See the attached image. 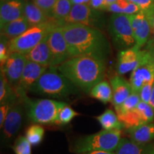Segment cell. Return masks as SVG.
Here are the masks:
<instances>
[{"label": "cell", "mask_w": 154, "mask_h": 154, "mask_svg": "<svg viewBox=\"0 0 154 154\" xmlns=\"http://www.w3.org/2000/svg\"><path fill=\"white\" fill-rule=\"evenodd\" d=\"M90 96L99 100L103 103L112 102L113 91L111 84L107 81L103 80L91 88L89 92Z\"/></svg>", "instance_id": "obj_23"}, {"label": "cell", "mask_w": 154, "mask_h": 154, "mask_svg": "<svg viewBox=\"0 0 154 154\" xmlns=\"http://www.w3.org/2000/svg\"><path fill=\"white\" fill-rule=\"evenodd\" d=\"M57 26H60L52 19L44 24L32 26L24 33L9 41L11 53L26 55Z\"/></svg>", "instance_id": "obj_6"}, {"label": "cell", "mask_w": 154, "mask_h": 154, "mask_svg": "<svg viewBox=\"0 0 154 154\" xmlns=\"http://www.w3.org/2000/svg\"><path fill=\"white\" fill-rule=\"evenodd\" d=\"M84 154H115L114 152H109V151H92L89 153H86Z\"/></svg>", "instance_id": "obj_41"}, {"label": "cell", "mask_w": 154, "mask_h": 154, "mask_svg": "<svg viewBox=\"0 0 154 154\" xmlns=\"http://www.w3.org/2000/svg\"><path fill=\"white\" fill-rule=\"evenodd\" d=\"M108 29L113 43L117 49L122 51L136 45L129 15L111 14L108 22Z\"/></svg>", "instance_id": "obj_7"}, {"label": "cell", "mask_w": 154, "mask_h": 154, "mask_svg": "<svg viewBox=\"0 0 154 154\" xmlns=\"http://www.w3.org/2000/svg\"><path fill=\"white\" fill-rule=\"evenodd\" d=\"M31 146L32 145L26 137L20 136L15 141L13 150L15 154H32Z\"/></svg>", "instance_id": "obj_31"}, {"label": "cell", "mask_w": 154, "mask_h": 154, "mask_svg": "<svg viewBox=\"0 0 154 154\" xmlns=\"http://www.w3.org/2000/svg\"><path fill=\"white\" fill-rule=\"evenodd\" d=\"M78 115V113L76 112L72 107L67 104L59 111L55 124L58 125L68 124L73 120L74 117Z\"/></svg>", "instance_id": "obj_30"}, {"label": "cell", "mask_w": 154, "mask_h": 154, "mask_svg": "<svg viewBox=\"0 0 154 154\" xmlns=\"http://www.w3.org/2000/svg\"><path fill=\"white\" fill-rule=\"evenodd\" d=\"M0 1H1V2H2V1H4V0H0Z\"/></svg>", "instance_id": "obj_44"}, {"label": "cell", "mask_w": 154, "mask_h": 154, "mask_svg": "<svg viewBox=\"0 0 154 154\" xmlns=\"http://www.w3.org/2000/svg\"><path fill=\"white\" fill-rule=\"evenodd\" d=\"M117 1H118V0H104V4H105L106 7V9H108V7H109V6L111 5L113 3H115Z\"/></svg>", "instance_id": "obj_42"}, {"label": "cell", "mask_w": 154, "mask_h": 154, "mask_svg": "<svg viewBox=\"0 0 154 154\" xmlns=\"http://www.w3.org/2000/svg\"><path fill=\"white\" fill-rule=\"evenodd\" d=\"M22 100H17V101H6L5 103H1V106H0V127H2L4 122H5L6 118H7V115L11 110V109L16 103L18 102L21 101Z\"/></svg>", "instance_id": "obj_34"}, {"label": "cell", "mask_w": 154, "mask_h": 154, "mask_svg": "<svg viewBox=\"0 0 154 154\" xmlns=\"http://www.w3.org/2000/svg\"><path fill=\"white\" fill-rule=\"evenodd\" d=\"M57 68L81 91L88 94L94 86L103 80L106 61L88 56H80L70 58Z\"/></svg>", "instance_id": "obj_2"}, {"label": "cell", "mask_w": 154, "mask_h": 154, "mask_svg": "<svg viewBox=\"0 0 154 154\" xmlns=\"http://www.w3.org/2000/svg\"><path fill=\"white\" fill-rule=\"evenodd\" d=\"M44 136V128L38 124L32 125L29 127L26 131V139L32 146H36L41 143Z\"/></svg>", "instance_id": "obj_28"}, {"label": "cell", "mask_w": 154, "mask_h": 154, "mask_svg": "<svg viewBox=\"0 0 154 154\" xmlns=\"http://www.w3.org/2000/svg\"><path fill=\"white\" fill-rule=\"evenodd\" d=\"M24 105L21 101L11 109L2 128V141L7 143L16 135L22 126Z\"/></svg>", "instance_id": "obj_12"}, {"label": "cell", "mask_w": 154, "mask_h": 154, "mask_svg": "<svg viewBox=\"0 0 154 154\" xmlns=\"http://www.w3.org/2000/svg\"><path fill=\"white\" fill-rule=\"evenodd\" d=\"M71 58L88 56L106 61L111 48L105 34L99 29L79 24L61 26Z\"/></svg>", "instance_id": "obj_1"}, {"label": "cell", "mask_w": 154, "mask_h": 154, "mask_svg": "<svg viewBox=\"0 0 154 154\" xmlns=\"http://www.w3.org/2000/svg\"><path fill=\"white\" fill-rule=\"evenodd\" d=\"M130 20L134 36L138 47H143L149 41L152 26L146 15L140 11L137 14H130Z\"/></svg>", "instance_id": "obj_14"}, {"label": "cell", "mask_w": 154, "mask_h": 154, "mask_svg": "<svg viewBox=\"0 0 154 154\" xmlns=\"http://www.w3.org/2000/svg\"><path fill=\"white\" fill-rule=\"evenodd\" d=\"M149 104L151 105V106L154 109V82L153 85V89H152V94L151 96V99H150Z\"/></svg>", "instance_id": "obj_40"}, {"label": "cell", "mask_w": 154, "mask_h": 154, "mask_svg": "<svg viewBox=\"0 0 154 154\" xmlns=\"http://www.w3.org/2000/svg\"><path fill=\"white\" fill-rule=\"evenodd\" d=\"M73 5L71 0H57L54 7L51 19L62 26L64 20L70 13Z\"/></svg>", "instance_id": "obj_24"}, {"label": "cell", "mask_w": 154, "mask_h": 154, "mask_svg": "<svg viewBox=\"0 0 154 154\" xmlns=\"http://www.w3.org/2000/svg\"><path fill=\"white\" fill-rule=\"evenodd\" d=\"M47 36L35 47L31 50L26 55V57L28 60L38 63L42 66L49 67L52 66L53 57L48 44Z\"/></svg>", "instance_id": "obj_18"}, {"label": "cell", "mask_w": 154, "mask_h": 154, "mask_svg": "<svg viewBox=\"0 0 154 154\" xmlns=\"http://www.w3.org/2000/svg\"><path fill=\"white\" fill-rule=\"evenodd\" d=\"M47 40L53 57L51 66H59L70 59L68 45L61 26H57L47 36Z\"/></svg>", "instance_id": "obj_10"}, {"label": "cell", "mask_w": 154, "mask_h": 154, "mask_svg": "<svg viewBox=\"0 0 154 154\" xmlns=\"http://www.w3.org/2000/svg\"><path fill=\"white\" fill-rule=\"evenodd\" d=\"M144 154H154V144L146 146Z\"/></svg>", "instance_id": "obj_39"}, {"label": "cell", "mask_w": 154, "mask_h": 154, "mask_svg": "<svg viewBox=\"0 0 154 154\" xmlns=\"http://www.w3.org/2000/svg\"><path fill=\"white\" fill-rule=\"evenodd\" d=\"M57 0H33L34 2L38 7H40L50 19L51 17L54 7L57 3Z\"/></svg>", "instance_id": "obj_33"}, {"label": "cell", "mask_w": 154, "mask_h": 154, "mask_svg": "<svg viewBox=\"0 0 154 154\" xmlns=\"http://www.w3.org/2000/svg\"><path fill=\"white\" fill-rule=\"evenodd\" d=\"M89 5L96 10L107 11L104 4V0H91Z\"/></svg>", "instance_id": "obj_36"}, {"label": "cell", "mask_w": 154, "mask_h": 154, "mask_svg": "<svg viewBox=\"0 0 154 154\" xmlns=\"http://www.w3.org/2000/svg\"><path fill=\"white\" fill-rule=\"evenodd\" d=\"M103 130H121L124 128V124L119 120L118 115L111 109H107L101 115L96 117Z\"/></svg>", "instance_id": "obj_22"}, {"label": "cell", "mask_w": 154, "mask_h": 154, "mask_svg": "<svg viewBox=\"0 0 154 154\" xmlns=\"http://www.w3.org/2000/svg\"><path fill=\"white\" fill-rule=\"evenodd\" d=\"M137 5L141 12L147 17L153 28L154 21V0H128Z\"/></svg>", "instance_id": "obj_29"}, {"label": "cell", "mask_w": 154, "mask_h": 154, "mask_svg": "<svg viewBox=\"0 0 154 154\" xmlns=\"http://www.w3.org/2000/svg\"><path fill=\"white\" fill-rule=\"evenodd\" d=\"M24 16L31 26L44 24L51 20V19L49 18L43 10L34 2L28 0H26L25 2Z\"/></svg>", "instance_id": "obj_21"}, {"label": "cell", "mask_w": 154, "mask_h": 154, "mask_svg": "<svg viewBox=\"0 0 154 154\" xmlns=\"http://www.w3.org/2000/svg\"><path fill=\"white\" fill-rule=\"evenodd\" d=\"M110 82L113 91L112 104L116 109L122 104L132 93V88L130 82L119 74L112 77Z\"/></svg>", "instance_id": "obj_17"}, {"label": "cell", "mask_w": 154, "mask_h": 154, "mask_svg": "<svg viewBox=\"0 0 154 154\" xmlns=\"http://www.w3.org/2000/svg\"><path fill=\"white\" fill-rule=\"evenodd\" d=\"M146 147L140 145L126 138H121L118 146L114 151L115 154H144Z\"/></svg>", "instance_id": "obj_25"}, {"label": "cell", "mask_w": 154, "mask_h": 154, "mask_svg": "<svg viewBox=\"0 0 154 154\" xmlns=\"http://www.w3.org/2000/svg\"><path fill=\"white\" fill-rule=\"evenodd\" d=\"M9 41L8 38L1 34V40H0V62L1 66L5 63L7 59H9L11 54L10 49H9Z\"/></svg>", "instance_id": "obj_32"}, {"label": "cell", "mask_w": 154, "mask_h": 154, "mask_svg": "<svg viewBox=\"0 0 154 154\" xmlns=\"http://www.w3.org/2000/svg\"><path fill=\"white\" fill-rule=\"evenodd\" d=\"M31 25L24 16L16 20L7 23L1 27V34L5 36L9 39L18 37L21 34L24 33L29 28L31 27Z\"/></svg>", "instance_id": "obj_20"}, {"label": "cell", "mask_w": 154, "mask_h": 154, "mask_svg": "<svg viewBox=\"0 0 154 154\" xmlns=\"http://www.w3.org/2000/svg\"><path fill=\"white\" fill-rule=\"evenodd\" d=\"M146 49L149 52L152 58V60L154 63V38L149 39V41L146 44Z\"/></svg>", "instance_id": "obj_37"}, {"label": "cell", "mask_w": 154, "mask_h": 154, "mask_svg": "<svg viewBox=\"0 0 154 154\" xmlns=\"http://www.w3.org/2000/svg\"><path fill=\"white\" fill-rule=\"evenodd\" d=\"M26 61L27 59L26 55L13 52L9 56L7 61L1 66V71L14 88L17 86L22 77Z\"/></svg>", "instance_id": "obj_13"}, {"label": "cell", "mask_w": 154, "mask_h": 154, "mask_svg": "<svg viewBox=\"0 0 154 154\" xmlns=\"http://www.w3.org/2000/svg\"><path fill=\"white\" fill-rule=\"evenodd\" d=\"M152 32L154 33V21H153V28H152Z\"/></svg>", "instance_id": "obj_43"}, {"label": "cell", "mask_w": 154, "mask_h": 154, "mask_svg": "<svg viewBox=\"0 0 154 154\" xmlns=\"http://www.w3.org/2000/svg\"><path fill=\"white\" fill-rule=\"evenodd\" d=\"M107 11L113 14H134L140 12V10L137 5L131 2L128 0H118L108 7Z\"/></svg>", "instance_id": "obj_26"}, {"label": "cell", "mask_w": 154, "mask_h": 154, "mask_svg": "<svg viewBox=\"0 0 154 154\" xmlns=\"http://www.w3.org/2000/svg\"><path fill=\"white\" fill-rule=\"evenodd\" d=\"M48 68V66H42L27 59L22 77L15 87V90L21 99L26 95L32 86L42 76Z\"/></svg>", "instance_id": "obj_11"}, {"label": "cell", "mask_w": 154, "mask_h": 154, "mask_svg": "<svg viewBox=\"0 0 154 154\" xmlns=\"http://www.w3.org/2000/svg\"><path fill=\"white\" fill-rule=\"evenodd\" d=\"M30 121L37 124H55L59 111L67 105L66 102L49 99H31L27 95L22 98Z\"/></svg>", "instance_id": "obj_5"}, {"label": "cell", "mask_w": 154, "mask_h": 154, "mask_svg": "<svg viewBox=\"0 0 154 154\" xmlns=\"http://www.w3.org/2000/svg\"><path fill=\"white\" fill-rule=\"evenodd\" d=\"M81 90L58 70L49 66L30 88L29 92L36 95L60 99H69L79 94Z\"/></svg>", "instance_id": "obj_3"}, {"label": "cell", "mask_w": 154, "mask_h": 154, "mask_svg": "<svg viewBox=\"0 0 154 154\" xmlns=\"http://www.w3.org/2000/svg\"><path fill=\"white\" fill-rule=\"evenodd\" d=\"M143 51L137 46L122 50L118 55L117 61V73L119 75L126 74L133 72L139 64L142 57Z\"/></svg>", "instance_id": "obj_15"}, {"label": "cell", "mask_w": 154, "mask_h": 154, "mask_svg": "<svg viewBox=\"0 0 154 154\" xmlns=\"http://www.w3.org/2000/svg\"><path fill=\"white\" fill-rule=\"evenodd\" d=\"M72 5H89L91 0H71Z\"/></svg>", "instance_id": "obj_38"}, {"label": "cell", "mask_w": 154, "mask_h": 154, "mask_svg": "<svg viewBox=\"0 0 154 154\" xmlns=\"http://www.w3.org/2000/svg\"><path fill=\"white\" fill-rule=\"evenodd\" d=\"M153 82H154L147 83L140 90L139 96L140 98V101L144 102V103H149L152 94V89H153Z\"/></svg>", "instance_id": "obj_35"}, {"label": "cell", "mask_w": 154, "mask_h": 154, "mask_svg": "<svg viewBox=\"0 0 154 154\" xmlns=\"http://www.w3.org/2000/svg\"><path fill=\"white\" fill-rule=\"evenodd\" d=\"M26 0H4L0 6V26L22 18L24 14Z\"/></svg>", "instance_id": "obj_16"}, {"label": "cell", "mask_w": 154, "mask_h": 154, "mask_svg": "<svg viewBox=\"0 0 154 154\" xmlns=\"http://www.w3.org/2000/svg\"><path fill=\"white\" fill-rule=\"evenodd\" d=\"M141 101L139 96V93L138 92L132 91L127 99L124 101L121 106L116 108V111L118 116L124 114L128 111L134 110L135 108H136L138 103Z\"/></svg>", "instance_id": "obj_27"}, {"label": "cell", "mask_w": 154, "mask_h": 154, "mask_svg": "<svg viewBox=\"0 0 154 154\" xmlns=\"http://www.w3.org/2000/svg\"><path fill=\"white\" fill-rule=\"evenodd\" d=\"M131 140L135 143L144 146L154 139V124H141L128 129Z\"/></svg>", "instance_id": "obj_19"}, {"label": "cell", "mask_w": 154, "mask_h": 154, "mask_svg": "<svg viewBox=\"0 0 154 154\" xmlns=\"http://www.w3.org/2000/svg\"><path fill=\"white\" fill-rule=\"evenodd\" d=\"M121 139V130H102L77 139L73 144L72 151L77 154L92 151L113 152Z\"/></svg>", "instance_id": "obj_4"}, {"label": "cell", "mask_w": 154, "mask_h": 154, "mask_svg": "<svg viewBox=\"0 0 154 154\" xmlns=\"http://www.w3.org/2000/svg\"><path fill=\"white\" fill-rule=\"evenodd\" d=\"M105 22L103 11L96 10L89 5H74L63 25L79 24L100 29L103 27Z\"/></svg>", "instance_id": "obj_8"}, {"label": "cell", "mask_w": 154, "mask_h": 154, "mask_svg": "<svg viewBox=\"0 0 154 154\" xmlns=\"http://www.w3.org/2000/svg\"><path fill=\"white\" fill-rule=\"evenodd\" d=\"M142 51L141 60L131 72L129 82L132 91L138 93L146 84L154 82V63L149 51L146 49Z\"/></svg>", "instance_id": "obj_9"}]
</instances>
